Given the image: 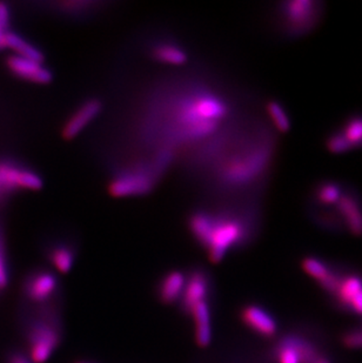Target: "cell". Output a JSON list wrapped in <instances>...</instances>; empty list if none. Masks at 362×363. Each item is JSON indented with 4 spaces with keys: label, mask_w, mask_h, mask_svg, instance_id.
I'll use <instances>...</instances> for the list:
<instances>
[{
    "label": "cell",
    "mask_w": 362,
    "mask_h": 363,
    "mask_svg": "<svg viewBox=\"0 0 362 363\" xmlns=\"http://www.w3.org/2000/svg\"><path fill=\"white\" fill-rule=\"evenodd\" d=\"M10 363H32L27 359V356L22 352H15L10 356Z\"/></svg>",
    "instance_id": "cell-29"
},
{
    "label": "cell",
    "mask_w": 362,
    "mask_h": 363,
    "mask_svg": "<svg viewBox=\"0 0 362 363\" xmlns=\"http://www.w3.org/2000/svg\"><path fill=\"white\" fill-rule=\"evenodd\" d=\"M63 340V324L58 307H39L26 327L27 359L32 363H45L52 357Z\"/></svg>",
    "instance_id": "cell-3"
},
{
    "label": "cell",
    "mask_w": 362,
    "mask_h": 363,
    "mask_svg": "<svg viewBox=\"0 0 362 363\" xmlns=\"http://www.w3.org/2000/svg\"><path fill=\"white\" fill-rule=\"evenodd\" d=\"M342 343L347 348L362 349V328L347 331L342 336Z\"/></svg>",
    "instance_id": "cell-26"
},
{
    "label": "cell",
    "mask_w": 362,
    "mask_h": 363,
    "mask_svg": "<svg viewBox=\"0 0 362 363\" xmlns=\"http://www.w3.org/2000/svg\"><path fill=\"white\" fill-rule=\"evenodd\" d=\"M8 30H5L3 26L0 25V50L5 49V34Z\"/></svg>",
    "instance_id": "cell-30"
},
{
    "label": "cell",
    "mask_w": 362,
    "mask_h": 363,
    "mask_svg": "<svg viewBox=\"0 0 362 363\" xmlns=\"http://www.w3.org/2000/svg\"><path fill=\"white\" fill-rule=\"evenodd\" d=\"M302 267L306 274L316 280L325 292L330 294L337 284L339 272L334 271L326 261L316 257H306L302 262Z\"/></svg>",
    "instance_id": "cell-17"
},
{
    "label": "cell",
    "mask_w": 362,
    "mask_h": 363,
    "mask_svg": "<svg viewBox=\"0 0 362 363\" xmlns=\"http://www.w3.org/2000/svg\"><path fill=\"white\" fill-rule=\"evenodd\" d=\"M212 284L204 269H194L186 276L183 295L180 298V310L188 315L199 303L211 300Z\"/></svg>",
    "instance_id": "cell-11"
},
{
    "label": "cell",
    "mask_w": 362,
    "mask_h": 363,
    "mask_svg": "<svg viewBox=\"0 0 362 363\" xmlns=\"http://www.w3.org/2000/svg\"><path fill=\"white\" fill-rule=\"evenodd\" d=\"M211 300L204 301L194 307L188 313V317H192L194 327V338L198 345L202 348L207 347L212 341V308Z\"/></svg>",
    "instance_id": "cell-16"
},
{
    "label": "cell",
    "mask_w": 362,
    "mask_h": 363,
    "mask_svg": "<svg viewBox=\"0 0 362 363\" xmlns=\"http://www.w3.org/2000/svg\"><path fill=\"white\" fill-rule=\"evenodd\" d=\"M10 22H11L10 8L5 3H0V25L3 26L5 30H8Z\"/></svg>",
    "instance_id": "cell-28"
},
{
    "label": "cell",
    "mask_w": 362,
    "mask_h": 363,
    "mask_svg": "<svg viewBox=\"0 0 362 363\" xmlns=\"http://www.w3.org/2000/svg\"><path fill=\"white\" fill-rule=\"evenodd\" d=\"M266 110L273 125L279 132H290L292 127L291 117L283 103H279L278 100H271L266 105Z\"/></svg>",
    "instance_id": "cell-24"
},
{
    "label": "cell",
    "mask_w": 362,
    "mask_h": 363,
    "mask_svg": "<svg viewBox=\"0 0 362 363\" xmlns=\"http://www.w3.org/2000/svg\"><path fill=\"white\" fill-rule=\"evenodd\" d=\"M186 276L187 275L181 271L166 273L157 287L158 299L165 305L179 303L186 284Z\"/></svg>",
    "instance_id": "cell-19"
},
{
    "label": "cell",
    "mask_w": 362,
    "mask_h": 363,
    "mask_svg": "<svg viewBox=\"0 0 362 363\" xmlns=\"http://www.w3.org/2000/svg\"><path fill=\"white\" fill-rule=\"evenodd\" d=\"M190 231L215 264L223 260L231 250L246 245L252 236L251 224L246 217L205 210H199L190 217Z\"/></svg>",
    "instance_id": "cell-2"
},
{
    "label": "cell",
    "mask_w": 362,
    "mask_h": 363,
    "mask_svg": "<svg viewBox=\"0 0 362 363\" xmlns=\"http://www.w3.org/2000/svg\"><path fill=\"white\" fill-rule=\"evenodd\" d=\"M334 210L342 227L354 236H362V200L355 189L346 187Z\"/></svg>",
    "instance_id": "cell-12"
},
{
    "label": "cell",
    "mask_w": 362,
    "mask_h": 363,
    "mask_svg": "<svg viewBox=\"0 0 362 363\" xmlns=\"http://www.w3.org/2000/svg\"><path fill=\"white\" fill-rule=\"evenodd\" d=\"M283 32L290 37H302L311 32L321 19V3L314 0L285 1L279 8Z\"/></svg>",
    "instance_id": "cell-6"
},
{
    "label": "cell",
    "mask_w": 362,
    "mask_h": 363,
    "mask_svg": "<svg viewBox=\"0 0 362 363\" xmlns=\"http://www.w3.org/2000/svg\"><path fill=\"white\" fill-rule=\"evenodd\" d=\"M342 310L362 317V276L356 273H340L330 293Z\"/></svg>",
    "instance_id": "cell-9"
},
{
    "label": "cell",
    "mask_w": 362,
    "mask_h": 363,
    "mask_svg": "<svg viewBox=\"0 0 362 363\" xmlns=\"http://www.w3.org/2000/svg\"><path fill=\"white\" fill-rule=\"evenodd\" d=\"M6 66L12 75L26 82L34 84H49L52 80V72L44 66L40 61L30 60L26 58L12 54L6 59Z\"/></svg>",
    "instance_id": "cell-14"
},
{
    "label": "cell",
    "mask_w": 362,
    "mask_h": 363,
    "mask_svg": "<svg viewBox=\"0 0 362 363\" xmlns=\"http://www.w3.org/2000/svg\"><path fill=\"white\" fill-rule=\"evenodd\" d=\"M75 363H97L94 362V361H91V359H78Z\"/></svg>",
    "instance_id": "cell-32"
},
{
    "label": "cell",
    "mask_w": 362,
    "mask_h": 363,
    "mask_svg": "<svg viewBox=\"0 0 362 363\" xmlns=\"http://www.w3.org/2000/svg\"><path fill=\"white\" fill-rule=\"evenodd\" d=\"M47 257L56 271L68 273L76 264V247L66 241H58L51 245Z\"/></svg>",
    "instance_id": "cell-20"
},
{
    "label": "cell",
    "mask_w": 362,
    "mask_h": 363,
    "mask_svg": "<svg viewBox=\"0 0 362 363\" xmlns=\"http://www.w3.org/2000/svg\"><path fill=\"white\" fill-rule=\"evenodd\" d=\"M240 320L253 333L261 338H274L278 333V322L264 307L247 305L240 310Z\"/></svg>",
    "instance_id": "cell-13"
},
{
    "label": "cell",
    "mask_w": 362,
    "mask_h": 363,
    "mask_svg": "<svg viewBox=\"0 0 362 363\" xmlns=\"http://www.w3.org/2000/svg\"><path fill=\"white\" fill-rule=\"evenodd\" d=\"M272 158V146L259 144L234 154L224 166L221 180L226 185L245 186L254 182L265 172Z\"/></svg>",
    "instance_id": "cell-4"
},
{
    "label": "cell",
    "mask_w": 362,
    "mask_h": 363,
    "mask_svg": "<svg viewBox=\"0 0 362 363\" xmlns=\"http://www.w3.org/2000/svg\"><path fill=\"white\" fill-rule=\"evenodd\" d=\"M314 363H330V361L325 356H320L319 359H316Z\"/></svg>",
    "instance_id": "cell-31"
},
{
    "label": "cell",
    "mask_w": 362,
    "mask_h": 363,
    "mask_svg": "<svg viewBox=\"0 0 362 363\" xmlns=\"http://www.w3.org/2000/svg\"><path fill=\"white\" fill-rule=\"evenodd\" d=\"M228 114V103L218 94L206 89L190 93L174 106V136L183 141L205 139L218 131Z\"/></svg>",
    "instance_id": "cell-1"
},
{
    "label": "cell",
    "mask_w": 362,
    "mask_h": 363,
    "mask_svg": "<svg viewBox=\"0 0 362 363\" xmlns=\"http://www.w3.org/2000/svg\"><path fill=\"white\" fill-rule=\"evenodd\" d=\"M326 148L332 154H344L351 152V148L348 145L347 140L341 134L340 131H333L326 138Z\"/></svg>",
    "instance_id": "cell-25"
},
{
    "label": "cell",
    "mask_w": 362,
    "mask_h": 363,
    "mask_svg": "<svg viewBox=\"0 0 362 363\" xmlns=\"http://www.w3.org/2000/svg\"><path fill=\"white\" fill-rule=\"evenodd\" d=\"M8 273H10V271H8V260H6L4 250L0 245V291L8 286V280H10Z\"/></svg>",
    "instance_id": "cell-27"
},
{
    "label": "cell",
    "mask_w": 362,
    "mask_h": 363,
    "mask_svg": "<svg viewBox=\"0 0 362 363\" xmlns=\"http://www.w3.org/2000/svg\"><path fill=\"white\" fill-rule=\"evenodd\" d=\"M165 159L157 158L152 165H136L132 168L120 172L110 184L112 196L118 198L143 196L150 192L162 170L167 166Z\"/></svg>",
    "instance_id": "cell-5"
},
{
    "label": "cell",
    "mask_w": 362,
    "mask_h": 363,
    "mask_svg": "<svg viewBox=\"0 0 362 363\" xmlns=\"http://www.w3.org/2000/svg\"><path fill=\"white\" fill-rule=\"evenodd\" d=\"M344 187L335 180H323L313 189L312 208L334 210L344 194Z\"/></svg>",
    "instance_id": "cell-18"
},
{
    "label": "cell",
    "mask_w": 362,
    "mask_h": 363,
    "mask_svg": "<svg viewBox=\"0 0 362 363\" xmlns=\"http://www.w3.org/2000/svg\"><path fill=\"white\" fill-rule=\"evenodd\" d=\"M152 56L159 63L174 66L183 65L188 59L186 51L172 42H160L155 44V46L152 47Z\"/></svg>",
    "instance_id": "cell-21"
},
{
    "label": "cell",
    "mask_w": 362,
    "mask_h": 363,
    "mask_svg": "<svg viewBox=\"0 0 362 363\" xmlns=\"http://www.w3.org/2000/svg\"><path fill=\"white\" fill-rule=\"evenodd\" d=\"M320 356L312 342L295 334L281 338L274 348L278 363H314Z\"/></svg>",
    "instance_id": "cell-8"
},
{
    "label": "cell",
    "mask_w": 362,
    "mask_h": 363,
    "mask_svg": "<svg viewBox=\"0 0 362 363\" xmlns=\"http://www.w3.org/2000/svg\"><path fill=\"white\" fill-rule=\"evenodd\" d=\"M22 293L29 302L38 307L52 306L60 293L57 275L45 269L32 272L24 281Z\"/></svg>",
    "instance_id": "cell-7"
},
{
    "label": "cell",
    "mask_w": 362,
    "mask_h": 363,
    "mask_svg": "<svg viewBox=\"0 0 362 363\" xmlns=\"http://www.w3.org/2000/svg\"><path fill=\"white\" fill-rule=\"evenodd\" d=\"M43 180L36 172L22 167L13 163H0V194L11 193L17 189L37 191L41 189Z\"/></svg>",
    "instance_id": "cell-10"
},
{
    "label": "cell",
    "mask_w": 362,
    "mask_h": 363,
    "mask_svg": "<svg viewBox=\"0 0 362 363\" xmlns=\"http://www.w3.org/2000/svg\"><path fill=\"white\" fill-rule=\"evenodd\" d=\"M103 110V103L98 99H89L85 103H82L76 112L68 117L63 134L66 139H73L79 136L87 126L101 114Z\"/></svg>",
    "instance_id": "cell-15"
},
{
    "label": "cell",
    "mask_w": 362,
    "mask_h": 363,
    "mask_svg": "<svg viewBox=\"0 0 362 363\" xmlns=\"http://www.w3.org/2000/svg\"><path fill=\"white\" fill-rule=\"evenodd\" d=\"M341 134L347 140L351 151L362 148V114H353L348 117L340 129Z\"/></svg>",
    "instance_id": "cell-23"
},
{
    "label": "cell",
    "mask_w": 362,
    "mask_h": 363,
    "mask_svg": "<svg viewBox=\"0 0 362 363\" xmlns=\"http://www.w3.org/2000/svg\"><path fill=\"white\" fill-rule=\"evenodd\" d=\"M5 49H10V50L13 51L15 52L13 54L18 56V57L43 63L44 56L41 51L37 49V46H34L32 44L29 43L20 34L12 32L10 30L5 34Z\"/></svg>",
    "instance_id": "cell-22"
}]
</instances>
